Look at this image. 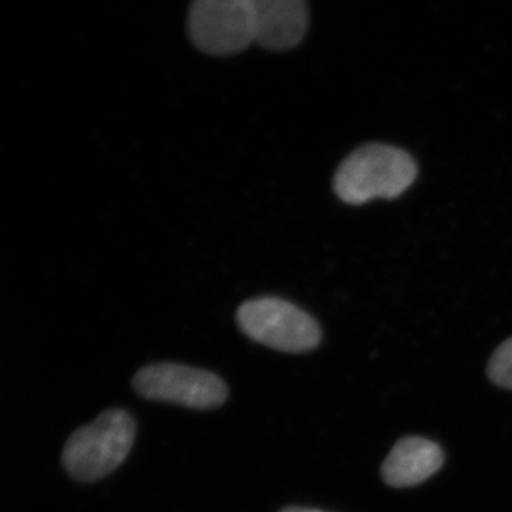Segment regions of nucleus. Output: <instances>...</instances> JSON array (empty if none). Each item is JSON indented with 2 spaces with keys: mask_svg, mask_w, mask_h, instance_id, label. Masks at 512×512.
<instances>
[{
  "mask_svg": "<svg viewBox=\"0 0 512 512\" xmlns=\"http://www.w3.org/2000/svg\"><path fill=\"white\" fill-rule=\"evenodd\" d=\"M417 177V164L409 153L387 144H366L346 157L336 170L333 190L350 205L384 198L394 200Z\"/></svg>",
  "mask_w": 512,
  "mask_h": 512,
  "instance_id": "1",
  "label": "nucleus"
},
{
  "mask_svg": "<svg viewBox=\"0 0 512 512\" xmlns=\"http://www.w3.org/2000/svg\"><path fill=\"white\" fill-rule=\"evenodd\" d=\"M281 512H325V511L312 510V508L288 507V508H285V510H282Z\"/></svg>",
  "mask_w": 512,
  "mask_h": 512,
  "instance_id": "9",
  "label": "nucleus"
},
{
  "mask_svg": "<svg viewBox=\"0 0 512 512\" xmlns=\"http://www.w3.org/2000/svg\"><path fill=\"white\" fill-rule=\"evenodd\" d=\"M134 439L133 417L124 410H107L69 437L63 450V466L76 480H100L123 464Z\"/></svg>",
  "mask_w": 512,
  "mask_h": 512,
  "instance_id": "2",
  "label": "nucleus"
},
{
  "mask_svg": "<svg viewBox=\"0 0 512 512\" xmlns=\"http://www.w3.org/2000/svg\"><path fill=\"white\" fill-rule=\"evenodd\" d=\"M491 382L504 389L512 390V338L501 343L487 367Z\"/></svg>",
  "mask_w": 512,
  "mask_h": 512,
  "instance_id": "8",
  "label": "nucleus"
},
{
  "mask_svg": "<svg viewBox=\"0 0 512 512\" xmlns=\"http://www.w3.org/2000/svg\"><path fill=\"white\" fill-rule=\"evenodd\" d=\"M188 35L207 55H237L255 43L247 0H192Z\"/></svg>",
  "mask_w": 512,
  "mask_h": 512,
  "instance_id": "5",
  "label": "nucleus"
},
{
  "mask_svg": "<svg viewBox=\"0 0 512 512\" xmlns=\"http://www.w3.org/2000/svg\"><path fill=\"white\" fill-rule=\"evenodd\" d=\"M239 329L268 348L305 353L320 343V326L309 313L279 298H259L242 303L237 312Z\"/></svg>",
  "mask_w": 512,
  "mask_h": 512,
  "instance_id": "3",
  "label": "nucleus"
},
{
  "mask_svg": "<svg viewBox=\"0 0 512 512\" xmlns=\"http://www.w3.org/2000/svg\"><path fill=\"white\" fill-rule=\"evenodd\" d=\"M133 387L148 400L198 410L220 407L228 396L227 384L220 376L178 363H156L143 367L134 376Z\"/></svg>",
  "mask_w": 512,
  "mask_h": 512,
  "instance_id": "4",
  "label": "nucleus"
},
{
  "mask_svg": "<svg viewBox=\"0 0 512 512\" xmlns=\"http://www.w3.org/2000/svg\"><path fill=\"white\" fill-rule=\"evenodd\" d=\"M443 463L444 453L439 444L424 437H404L384 460L382 477L390 487H414L434 476Z\"/></svg>",
  "mask_w": 512,
  "mask_h": 512,
  "instance_id": "7",
  "label": "nucleus"
},
{
  "mask_svg": "<svg viewBox=\"0 0 512 512\" xmlns=\"http://www.w3.org/2000/svg\"><path fill=\"white\" fill-rule=\"evenodd\" d=\"M255 28V43L284 52L302 42L308 30L305 0H247Z\"/></svg>",
  "mask_w": 512,
  "mask_h": 512,
  "instance_id": "6",
  "label": "nucleus"
}]
</instances>
